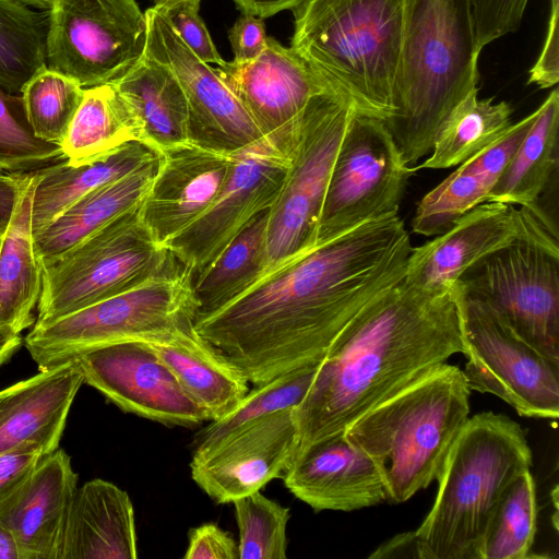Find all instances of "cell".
<instances>
[{
	"instance_id": "cell-1",
	"label": "cell",
	"mask_w": 559,
	"mask_h": 559,
	"mask_svg": "<svg viewBox=\"0 0 559 559\" xmlns=\"http://www.w3.org/2000/svg\"><path fill=\"white\" fill-rule=\"evenodd\" d=\"M412 249L399 214L368 222L262 276L194 329L254 386L317 366L347 323L404 278Z\"/></svg>"
},
{
	"instance_id": "cell-2",
	"label": "cell",
	"mask_w": 559,
	"mask_h": 559,
	"mask_svg": "<svg viewBox=\"0 0 559 559\" xmlns=\"http://www.w3.org/2000/svg\"><path fill=\"white\" fill-rule=\"evenodd\" d=\"M462 350L457 284L426 292L402 280L388 288L347 323L319 362L295 408V459Z\"/></svg>"
},
{
	"instance_id": "cell-3",
	"label": "cell",
	"mask_w": 559,
	"mask_h": 559,
	"mask_svg": "<svg viewBox=\"0 0 559 559\" xmlns=\"http://www.w3.org/2000/svg\"><path fill=\"white\" fill-rule=\"evenodd\" d=\"M476 47L468 0H405V24L383 121L405 163L431 152L450 111L477 90Z\"/></svg>"
},
{
	"instance_id": "cell-4",
	"label": "cell",
	"mask_w": 559,
	"mask_h": 559,
	"mask_svg": "<svg viewBox=\"0 0 559 559\" xmlns=\"http://www.w3.org/2000/svg\"><path fill=\"white\" fill-rule=\"evenodd\" d=\"M522 427L503 414L468 417L440 474L431 510L415 531L420 559H479L496 509L511 483L531 471Z\"/></svg>"
},
{
	"instance_id": "cell-5",
	"label": "cell",
	"mask_w": 559,
	"mask_h": 559,
	"mask_svg": "<svg viewBox=\"0 0 559 559\" xmlns=\"http://www.w3.org/2000/svg\"><path fill=\"white\" fill-rule=\"evenodd\" d=\"M471 389L463 370L441 364L379 403L344 436L374 462L397 504L436 480L469 415Z\"/></svg>"
},
{
	"instance_id": "cell-6",
	"label": "cell",
	"mask_w": 559,
	"mask_h": 559,
	"mask_svg": "<svg viewBox=\"0 0 559 559\" xmlns=\"http://www.w3.org/2000/svg\"><path fill=\"white\" fill-rule=\"evenodd\" d=\"M293 48L358 112L384 120L405 24V0H304Z\"/></svg>"
},
{
	"instance_id": "cell-7",
	"label": "cell",
	"mask_w": 559,
	"mask_h": 559,
	"mask_svg": "<svg viewBox=\"0 0 559 559\" xmlns=\"http://www.w3.org/2000/svg\"><path fill=\"white\" fill-rule=\"evenodd\" d=\"M193 275L186 269L61 317L36 324L25 346L39 370L48 369L100 346L147 341L194 325L199 304Z\"/></svg>"
},
{
	"instance_id": "cell-8",
	"label": "cell",
	"mask_w": 559,
	"mask_h": 559,
	"mask_svg": "<svg viewBox=\"0 0 559 559\" xmlns=\"http://www.w3.org/2000/svg\"><path fill=\"white\" fill-rule=\"evenodd\" d=\"M140 205L43 267L36 324L185 269L145 226Z\"/></svg>"
},
{
	"instance_id": "cell-9",
	"label": "cell",
	"mask_w": 559,
	"mask_h": 559,
	"mask_svg": "<svg viewBox=\"0 0 559 559\" xmlns=\"http://www.w3.org/2000/svg\"><path fill=\"white\" fill-rule=\"evenodd\" d=\"M462 294L492 308L527 344L559 364V245L540 222L471 266Z\"/></svg>"
},
{
	"instance_id": "cell-10",
	"label": "cell",
	"mask_w": 559,
	"mask_h": 559,
	"mask_svg": "<svg viewBox=\"0 0 559 559\" xmlns=\"http://www.w3.org/2000/svg\"><path fill=\"white\" fill-rule=\"evenodd\" d=\"M355 111L337 91L316 95L304 109L287 174L270 209L264 275L314 248L332 167Z\"/></svg>"
},
{
	"instance_id": "cell-11",
	"label": "cell",
	"mask_w": 559,
	"mask_h": 559,
	"mask_svg": "<svg viewBox=\"0 0 559 559\" xmlns=\"http://www.w3.org/2000/svg\"><path fill=\"white\" fill-rule=\"evenodd\" d=\"M382 119L355 111L338 147L318 222L314 248L399 214L409 177Z\"/></svg>"
},
{
	"instance_id": "cell-12",
	"label": "cell",
	"mask_w": 559,
	"mask_h": 559,
	"mask_svg": "<svg viewBox=\"0 0 559 559\" xmlns=\"http://www.w3.org/2000/svg\"><path fill=\"white\" fill-rule=\"evenodd\" d=\"M459 290L463 373L471 391L498 396L520 416L557 419L559 364L523 341L488 305Z\"/></svg>"
},
{
	"instance_id": "cell-13",
	"label": "cell",
	"mask_w": 559,
	"mask_h": 559,
	"mask_svg": "<svg viewBox=\"0 0 559 559\" xmlns=\"http://www.w3.org/2000/svg\"><path fill=\"white\" fill-rule=\"evenodd\" d=\"M145 12L135 0H52L47 67L82 87L107 84L144 53Z\"/></svg>"
},
{
	"instance_id": "cell-14",
	"label": "cell",
	"mask_w": 559,
	"mask_h": 559,
	"mask_svg": "<svg viewBox=\"0 0 559 559\" xmlns=\"http://www.w3.org/2000/svg\"><path fill=\"white\" fill-rule=\"evenodd\" d=\"M290 163L265 136L233 152L231 167L210 207L165 246L193 276L204 270L259 213L278 197Z\"/></svg>"
},
{
	"instance_id": "cell-15",
	"label": "cell",
	"mask_w": 559,
	"mask_h": 559,
	"mask_svg": "<svg viewBox=\"0 0 559 559\" xmlns=\"http://www.w3.org/2000/svg\"><path fill=\"white\" fill-rule=\"evenodd\" d=\"M214 72L241 103L262 135L288 155L309 100L337 91L293 48L269 36L255 59L224 61Z\"/></svg>"
},
{
	"instance_id": "cell-16",
	"label": "cell",
	"mask_w": 559,
	"mask_h": 559,
	"mask_svg": "<svg viewBox=\"0 0 559 559\" xmlns=\"http://www.w3.org/2000/svg\"><path fill=\"white\" fill-rule=\"evenodd\" d=\"M74 360L84 382L123 412L167 426L190 427L210 420L173 371L143 342L100 346Z\"/></svg>"
},
{
	"instance_id": "cell-17",
	"label": "cell",
	"mask_w": 559,
	"mask_h": 559,
	"mask_svg": "<svg viewBox=\"0 0 559 559\" xmlns=\"http://www.w3.org/2000/svg\"><path fill=\"white\" fill-rule=\"evenodd\" d=\"M145 16V51L166 63L183 90L188 104L189 141L216 151L235 152L263 138L214 68L202 62L185 45L167 15L151 7Z\"/></svg>"
},
{
	"instance_id": "cell-18",
	"label": "cell",
	"mask_w": 559,
	"mask_h": 559,
	"mask_svg": "<svg viewBox=\"0 0 559 559\" xmlns=\"http://www.w3.org/2000/svg\"><path fill=\"white\" fill-rule=\"evenodd\" d=\"M296 408V407H295ZM295 408L251 421L214 445L193 452L194 483L217 503L260 491L290 467L299 443Z\"/></svg>"
},
{
	"instance_id": "cell-19",
	"label": "cell",
	"mask_w": 559,
	"mask_h": 559,
	"mask_svg": "<svg viewBox=\"0 0 559 559\" xmlns=\"http://www.w3.org/2000/svg\"><path fill=\"white\" fill-rule=\"evenodd\" d=\"M540 222L549 219L539 206L480 203L448 230L412 249L403 282L426 292L452 289L471 266Z\"/></svg>"
},
{
	"instance_id": "cell-20",
	"label": "cell",
	"mask_w": 559,
	"mask_h": 559,
	"mask_svg": "<svg viewBox=\"0 0 559 559\" xmlns=\"http://www.w3.org/2000/svg\"><path fill=\"white\" fill-rule=\"evenodd\" d=\"M160 152L156 175L140 205L154 238L165 245L212 204L231 167L233 152L185 141Z\"/></svg>"
},
{
	"instance_id": "cell-21",
	"label": "cell",
	"mask_w": 559,
	"mask_h": 559,
	"mask_svg": "<svg viewBox=\"0 0 559 559\" xmlns=\"http://www.w3.org/2000/svg\"><path fill=\"white\" fill-rule=\"evenodd\" d=\"M83 383L73 359L0 390V455L57 450Z\"/></svg>"
},
{
	"instance_id": "cell-22",
	"label": "cell",
	"mask_w": 559,
	"mask_h": 559,
	"mask_svg": "<svg viewBox=\"0 0 559 559\" xmlns=\"http://www.w3.org/2000/svg\"><path fill=\"white\" fill-rule=\"evenodd\" d=\"M286 488L314 511H355L386 502L380 473L344 432L326 438L294 460Z\"/></svg>"
},
{
	"instance_id": "cell-23",
	"label": "cell",
	"mask_w": 559,
	"mask_h": 559,
	"mask_svg": "<svg viewBox=\"0 0 559 559\" xmlns=\"http://www.w3.org/2000/svg\"><path fill=\"white\" fill-rule=\"evenodd\" d=\"M78 474L62 449L43 456L0 515L16 542L20 559H57Z\"/></svg>"
},
{
	"instance_id": "cell-24",
	"label": "cell",
	"mask_w": 559,
	"mask_h": 559,
	"mask_svg": "<svg viewBox=\"0 0 559 559\" xmlns=\"http://www.w3.org/2000/svg\"><path fill=\"white\" fill-rule=\"evenodd\" d=\"M135 558V515L128 492L99 478L78 487L70 503L57 559Z\"/></svg>"
},
{
	"instance_id": "cell-25",
	"label": "cell",
	"mask_w": 559,
	"mask_h": 559,
	"mask_svg": "<svg viewBox=\"0 0 559 559\" xmlns=\"http://www.w3.org/2000/svg\"><path fill=\"white\" fill-rule=\"evenodd\" d=\"M139 342L145 343L173 371L211 421L231 412L249 391L245 374L194 325Z\"/></svg>"
},
{
	"instance_id": "cell-26",
	"label": "cell",
	"mask_w": 559,
	"mask_h": 559,
	"mask_svg": "<svg viewBox=\"0 0 559 559\" xmlns=\"http://www.w3.org/2000/svg\"><path fill=\"white\" fill-rule=\"evenodd\" d=\"M159 157L160 152L158 157L140 168L88 192L34 235L35 250L43 267L139 206L156 175Z\"/></svg>"
},
{
	"instance_id": "cell-27",
	"label": "cell",
	"mask_w": 559,
	"mask_h": 559,
	"mask_svg": "<svg viewBox=\"0 0 559 559\" xmlns=\"http://www.w3.org/2000/svg\"><path fill=\"white\" fill-rule=\"evenodd\" d=\"M109 84L140 124L144 143L160 151L189 141L187 99L166 63L144 51Z\"/></svg>"
},
{
	"instance_id": "cell-28",
	"label": "cell",
	"mask_w": 559,
	"mask_h": 559,
	"mask_svg": "<svg viewBox=\"0 0 559 559\" xmlns=\"http://www.w3.org/2000/svg\"><path fill=\"white\" fill-rule=\"evenodd\" d=\"M158 156V150L134 141L84 163L73 164L66 158L36 170L32 204L33 234H38L88 192Z\"/></svg>"
},
{
	"instance_id": "cell-29",
	"label": "cell",
	"mask_w": 559,
	"mask_h": 559,
	"mask_svg": "<svg viewBox=\"0 0 559 559\" xmlns=\"http://www.w3.org/2000/svg\"><path fill=\"white\" fill-rule=\"evenodd\" d=\"M35 182L36 171L0 241V326L17 333L34 325L33 310L43 287L32 227Z\"/></svg>"
},
{
	"instance_id": "cell-30",
	"label": "cell",
	"mask_w": 559,
	"mask_h": 559,
	"mask_svg": "<svg viewBox=\"0 0 559 559\" xmlns=\"http://www.w3.org/2000/svg\"><path fill=\"white\" fill-rule=\"evenodd\" d=\"M559 91L555 88L538 107L537 117L506 166L486 202L537 206L540 194L558 167Z\"/></svg>"
},
{
	"instance_id": "cell-31",
	"label": "cell",
	"mask_w": 559,
	"mask_h": 559,
	"mask_svg": "<svg viewBox=\"0 0 559 559\" xmlns=\"http://www.w3.org/2000/svg\"><path fill=\"white\" fill-rule=\"evenodd\" d=\"M269 215L270 209L257 214L204 270L193 276L192 287L199 304L197 318L225 307L264 275Z\"/></svg>"
},
{
	"instance_id": "cell-32",
	"label": "cell",
	"mask_w": 559,
	"mask_h": 559,
	"mask_svg": "<svg viewBox=\"0 0 559 559\" xmlns=\"http://www.w3.org/2000/svg\"><path fill=\"white\" fill-rule=\"evenodd\" d=\"M134 141L143 142L142 129L107 83L84 90L83 102L60 147L69 162L79 164Z\"/></svg>"
},
{
	"instance_id": "cell-33",
	"label": "cell",
	"mask_w": 559,
	"mask_h": 559,
	"mask_svg": "<svg viewBox=\"0 0 559 559\" xmlns=\"http://www.w3.org/2000/svg\"><path fill=\"white\" fill-rule=\"evenodd\" d=\"M512 108L506 102L478 99L467 94L447 116L436 135L430 156L416 169H443L461 165L493 143L511 126Z\"/></svg>"
},
{
	"instance_id": "cell-34",
	"label": "cell",
	"mask_w": 559,
	"mask_h": 559,
	"mask_svg": "<svg viewBox=\"0 0 559 559\" xmlns=\"http://www.w3.org/2000/svg\"><path fill=\"white\" fill-rule=\"evenodd\" d=\"M48 14L19 0H0V86L21 94L24 85L47 68Z\"/></svg>"
},
{
	"instance_id": "cell-35",
	"label": "cell",
	"mask_w": 559,
	"mask_h": 559,
	"mask_svg": "<svg viewBox=\"0 0 559 559\" xmlns=\"http://www.w3.org/2000/svg\"><path fill=\"white\" fill-rule=\"evenodd\" d=\"M536 527L535 481L531 471H526L503 493L487 528L479 559L530 557Z\"/></svg>"
},
{
	"instance_id": "cell-36",
	"label": "cell",
	"mask_w": 559,
	"mask_h": 559,
	"mask_svg": "<svg viewBox=\"0 0 559 559\" xmlns=\"http://www.w3.org/2000/svg\"><path fill=\"white\" fill-rule=\"evenodd\" d=\"M318 365L281 374L249 390L231 412L212 420L199 435L194 452L214 445L251 421L286 408L297 407L312 383Z\"/></svg>"
},
{
	"instance_id": "cell-37",
	"label": "cell",
	"mask_w": 559,
	"mask_h": 559,
	"mask_svg": "<svg viewBox=\"0 0 559 559\" xmlns=\"http://www.w3.org/2000/svg\"><path fill=\"white\" fill-rule=\"evenodd\" d=\"M84 90L73 79L48 67L36 73L21 92L34 134L61 145L83 102Z\"/></svg>"
},
{
	"instance_id": "cell-38",
	"label": "cell",
	"mask_w": 559,
	"mask_h": 559,
	"mask_svg": "<svg viewBox=\"0 0 559 559\" xmlns=\"http://www.w3.org/2000/svg\"><path fill=\"white\" fill-rule=\"evenodd\" d=\"M495 182L456 168L419 201L412 221L413 233L426 237L444 233L466 212L486 202Z\"/></svg>"
},
{
	"instance_id": "cell-39",
	"label": "cell",
	"mask_w": 559,
	"mask_h": 559,
	"mask_svg": "<svg viewBox=\"0 0 559 559\" xmlns=\"http://www.w3.org/2000/svg\"><path fill=\"white\" fill-rule=\"evenodd\" d=\"M231 503L239 532L238 559H286L289 508L261 491Z\"/></svg>"
},
{
	"instance_id": "cell-40",
	"label": "cell",
	"mask_w": 559,
	"mask_h": 559,
	"mask_svg": "<svg viewBox=\"0 0 559 559\" xmlns=\"http://www.w3.org/2000/svg\"><path fill=\"white\" fill-rule=\"evenodd\" d=\"M66 159L60 145L38 139L25 114L21 94L0 86V170L29 173Z\"/></svg>"
},
{
	"instance_id": "cell-41",
	"label": "cell",
	"mask_w": 559,
	"mask_h": 559,
	"mask_svg": "<svg viewBox=\"0 0 559 559\" xmlns=\"http://www.w3.org/2000/svg\"><path fill=\"white\" fill-rule=\"evenodd\" d=\"M528 0H468L475 43L479 51L493 40L515 32Z\"/></svg>"
},
{
	"instance_id": "cell-42",
	"label": "cell",
	"mask_w": 559,
	"mask_h": 559,
	"mask_svg": "<svg viewBox=\"0 0 559 559\" xmlns=\"http://www.w3.org/2000/svg\"><path fill=\"white\" fill-rule=\"evenodd\" d=\"M538 114V108L511 126L490 145L472 156L459 169L489 177L497 181L514 156Z\"/></svg>"
},
{
	"instance_id": "cell-43",
	"label": "cell",
	"mask_w": 559,
	"mask_h": 559,
	"mask_svg": "<svg viewBox=\"0 0 559 559\" xmlns=\"http://www.w3.org/2000/svg\"><path fill=\"white\" fill-rule=\"evenodd\" d=\"M164 13L185 45L202 62L219 66L225 61L219 56L205 24L200 17L199 10L182 5Z\"/></svg>"
},
{
	"instance_id": "cell-44",
	"label": "cell",
	"mask_w": 559,
	"mask_h": 559,
	"mask_svg": "<svg viewBox=\"0 0 559 559\" xmlns=\"http://www.w3.org/2000/svg\"><path fill=\"white\" fill-rule=\"evenodd\" d=\"M185 559H238V543L214 523H205L189 533Z\"/></svg>"
},
{
	"instance_id": "cell-45",
	"label": "cell",
	"mask_w": 559,
	"mask_h": 559,
	"mask_svg": "<svg viewBox=\"0 0 559 559\" xmlns=\"http://www.w3.org/2000/svg\"><path fill=\"white\" fill-rule=\"evenodd\" d=\"M551 9L547 36L540 56L530 71L528 83L540 88L555 86L559 81V0H550Z\"/></svg>"
},
{
	"instance_id": "cell-46",
	"label": "cell",
	"mask_w": 559,
	"mask_h": 559,
	"mask_svg": "<svg viewBox=\"0 0 559 559\" xmlns=\"http://www.w3.org/2000/svg\"><path fill=\"white\" fill-rule=\"evenodd\" d=\"M41 457L37 453L0 455V515L16 497Z\"/></svg>"
},
{
	"instance_id": "cell-47",
	"label": "cell",
	"mask_w": 559,
	"mask_h": 559,
	"mask_svg": "<svg viewBox=\"0 0 559 559\" xmlns=\"http://www.w3.org/2000/svg\"><path fill=\"white\" fill-rule=\"evenodd\" d=\"M228 38L234 51V61L255 59L266 46L264 19L241 12L228 31Z\"/></svg>"
},
{
	"instance_id": "cell-48",
	"label": "cell",
	"mask_w": 559,
	"mask_h": 559,
	"mask_svg": "<svg viewBox=\"0 0 559 559\" xmlns=\"http://www.w3.org/2000/svg\"><path fill=\"white\" fill-rule=\"evenodd\" d=\"M35 171L8 173L0 170V237L5 233L17 202Z\"/></svg>"
},
{
	"instance_id": "cell-49",
	"label": "cell",
	"mask_w": 559,
	"mask_h": 559,
	"mask_svg": "<svg viewBox=\"0 0 559 559\" xmlns=\"http://www.w3.org/2000/svg\"><path fill=\"white\" fill-rule=\"evenodd\" d=\"M369 558H419L415 531L397 534L391 539L384 542L369 556Z\"/></svg>"
},
{
	"instance_id": "cell-50",
	"label": "cell",
	"mask_w": 559,
	"mask_h": 559,
	"mask_svg": "<svg viewBox=\"0 0 559 559\" xmlns=\"http://www.w3.org/2000/svg\"><path fill=\"white\" fill-rule=\"evenodd\" d=\"M242 13L261 19L270 17L284 10H293L304 0H233Z\"/></svg>"
},
{
	"instance_id": "cell-51",
	"label": "cell",
	"mask_w": 559,
	"mask_h": 559,
	"mask_svg": "<svg viewBox=\"0 0 559 559\" xmlns=\"http://www.w3.org/2000/svg\"><path fill=\"white\" fill-rule=\"evenodd\" d=\"M21 333L0 326V367L9 360L21 346Z\"/></svg>"
},
{
	"instance_id": "cell-52",
	"label": "cell",
	"mask_w": 559,
	"mask_h": 559,
	"mask_svg": "<svg viewBox=\"0 0 559 559\" xmlns=\"http://www.w3.org/2000/svg\"><path fill=\"white\" fill-rule=\"evenodd\" d=\"M0 559H20L14 536L2 523H0Z\"/></svg>"
},
{
	"instance_id": "cell-53",
	"label": "cell",
	"mask_w": 559,
	"mask_h": 559,
	"mask_svg": "<svg viewBox=\"0 0 559 559\" xmlns=\"http://www.w3.org/2000/svg\"><path fill=\"white\" fill-rule=\"evenodd\" d=\"M154 8L162 12H168L177 7L188 5L199 10L200 0H153Z\"/></svg>"
},
{
	"instance_id": "cell-54",
	"label": "cell",
	"mask_w": 559,
	"mask_h": 559,
	"mask_svg": "<svg viewBox=\"0 0 559 559\" xmlns=\"http://www.w3.org/2000/svg\"><path fill=\"white\" fill-rule=\"evenodd\" d=\"M27 5L37 7L40 9H48L52 0H19Z\"/></svg>"
},
{
	"instance_id": "cell-55",
	"label": "cell",
	"mask_w": 559,
	"mask_h": 559,
	"mask_svg": "<svg viewBox=\"0 0 559 559\" xmlns=\"http://www.w3.org/2000/svg\"><path fill=\"white\" fill-rule=\"evenodd\" d=\"M0 241H1V237H0Z\"/></svg>"
}]
</instances>
